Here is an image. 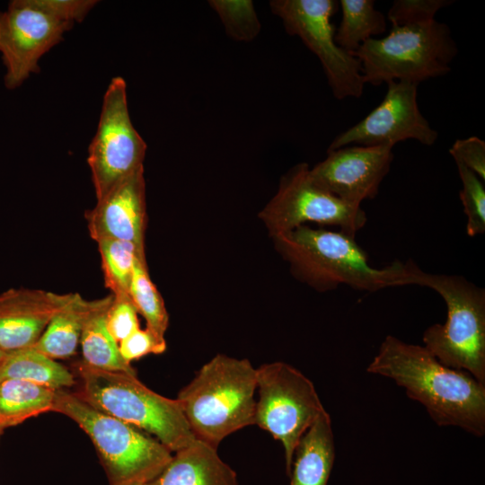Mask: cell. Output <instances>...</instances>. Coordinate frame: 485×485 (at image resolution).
Returning a JSON list of instances; mask_svg holds the SVG:
<instances>
[{
    "mask_svg": "<svg viewBox=\"0 0 485 485\" xmlns=\"http://www.w3.org/2000/svg\"><path fill=\"white\" fill-rule=\"evenodd\" d=\"M366 371L403 387L438 426L484 435L485 385L464 371L442 365L424 346L388 335Z\"/></svg>",
    "mask_w": 485,
    "mask_h": 485,
    "instance_id": "obj_1",
    "label": "cell"
},
{
    "mask_svg": "<svg viewBox=\"0 0 485 485\" xmlns=\"http://www.w3.org/2000/svg\"><path fill=\"white\" fill-rule=\"evenodd\" d=\"M272 238L295 278L319 292L340 285L369 293L418 286L421 269L414 261L395 260L381 269L374 268L355 236L341 231L304 225Z\"/></svg>",
    "mask_w": 485,
    "mask_h": 485,
    "instance_id": "obj_2",
    "label": "cell"
},
{
    "mask_svg": "<svg viewBox=\"0 0 485 485\" xmlns=\"http://www.w3.org/2000/svg\"><path fill=\"white\" fill-rule=\"evenodd\" d=\"M257 368L246 358L218 354L178 393L194 436L216 448L230 434L254 424Z\"/></svg>",
    "mask_w": 485,
    "mask_h": 485,
    "instance_id": "obj_3",
    "label": "cell"
},
{
    "mask_svg": "<svg viewBox=\"0 0 485 485\" xmlns=\"http://www.w3.org/2000/svg\"><path fill=\"white\" fill-rule=\"evenodd\" d=\"M52 411L71 419L87 434L110 485L148 482L172 457V452L155 437L99 410L77 392L56 391Z\"/></svg>",
    "mask_w": 485,
    "mask_h": 485,
    "instance_id": "obj_4",
    "label": "cell"
},
{
    "mask_svg": "<svg viewBox=\"0 0 485 485\" xmlns=\"http://www.w3.org/2000/svg\"><path fill=\"white\" fill-rule=\"evenodd\" d=\"M77 392L89 404L155 437L172 452L193 442L181 407L142 384L135 375L78 366Z\"/></svg>",
    "mask_w": 485,
    "mask_h": 485,
    "instance_id": "obj_5",
    "label": "cell"
},
{
    "mask_svg": "<svg viewBox=\"0 0 485 485\" xmlns=\"http://www.w3.org/2000/svg\"><path fill=\"white\" fill-rule=\"evenodd\" d=\"M418 286L435 290L447 307L445 322L425 330L424 347L442 365L485 385V290L462 276L422 269Z\"/></svg>",
    "mask_w": 485,
    "mask_h": 485,
    "instance_id": "obj_6",
    "label": "cell"
},
{
    "mask_svg": "<svg viewBox=\"0 0 485 485\" xmlns=\"http://www.w3.org/2000/svg\"><path fill=\"white\" fill-rule=\"evenodd\" d=\"M457 52L449 27L435 19L392 26L387 36L366 40L352 55L361 64L366 84L399 81L418 85L449 73Z\"/></svg>",
    "mask_w": 485,
    "mask_h": 485,
    "instance_id": "obj_7",
    "label": "cell"
},
{
    "mask_svg": "<svg viewBox=\"0 0 485 485\" xmlns=\"http://www.w3.org/2000/svg\"><path fill=\"white\" fill-rule=\"evenodd\" d=\"M257 390L254 424L280 441L289 475L297 443L325 409L313 382L284 362L257 368Z\"/></svg>",
    "mask_w": 485,
    "mask_h": 485,
    "instance_id": "obj_8",
    "label": "cell"
},
{
    "mask_svg": "<svg viewBox=\"0 0 485 485\" xmlns=\"http://www.w3.org/2000/svg\"><path fill=\"white\" fill-rule=\"evenodd\" d=\"M271 237L305 223L331 225L355 236L367 222L361 207L352 206L316 185L307 163L290 169L280 180L277 193L260 212Z\"/></svg>",
    "mask_w": 485,
    "mask_h": 485,
    "instance_id": "obj_9",
    "label": "cell"
},
{
    "mask_svg": "<svg viewBox=\"0 0 485 485\" xmlns=\"http://www.w3.org/2000/svg\"><path fill=\"white\" fill-rule=\"evenodd\" d=\"M273 13L288 34L298 36L319 58L333 96L359 98L366 84L359 60L338 46L331 18L339 3L333 0H276Z\"/></svg>",
    "mask_w": 485,
    "mask_h": 485,
    "instance_id": "obj_10",
    "label": "cell"
},
{
    "mask_svg": "<svg viewBox=\"0 0 485 485\" xmlns=\"http://www.w3.org/2000/svg\"><path fill=\"white\" fill-rule=\"evenodd\" d=\"M146 151V145L130 119L126 82L114 77L103 96L97 130L88 148L96 199L142 168Z\"/></svg>",
    "mask_w": 485,
    "mask_h": 485,
    "instance_id": "obj_11",
    "label": "cell"
},
{
    "mask_svg": "<svg viewBox=\"0 0 485 485\" xmlns=\"http://www.w3.org/2000/svg\"><path fill=\"white\" fill-rule=\"evenodd\" d=\"M73 23L62 21L40 6L37 0H13L0 12V54L4 85L13 90L32 73L39 60L63 40Z\"/></svg>",
    "mask_w": 485,
    "mask_h": 485,
    "instance_id": "obj_12",
    "label": "cell"
},
{
    "mask_svg": "<svg viewBox=\"0 0 485 485\" xmlns=\"http://www.w3.org/2000/svg\"><path fill=\"white\" fill-rule=\"evenodd\" d=\"M417 86L407 82L387 83L383 101L363 119L338 135L328 151L347 146H393L414 139L432 146L438 133L421 114L417 101Z\"/></svg>",
    "mask_w": 485,
    "mask_h": 485,
    "instance_id": "obj_13",
    "label": "cell"
},
{
    "mask_svg": "<svg viewBox=\"0 0 485 485\" xmlns=\"http://www.w3.org/2000/svg\"><path fill=\"white\" fill-rule=\"evenodd\" d=\"M392 147L347 146L328 151L326 158L310 169L313 182L352 206L373 199L390 171Z\"/></svg>",
    "mask_w": 485,
    "mask_h": 485,
    "instance_id": "obj_14",
    "label": "cell"
},
{
    "mask_svg": "<svg viewBox=\"0 0 485 485\" xmlns=\"http://www.w3.org/2000/svg\"><path fill=\"white\" fill-rule=\"evenodd\" d=\"M90 236L98 242L115 239L133 243L145 253L146 225L144 167L112 188L86 211Z\"/></svg>",
    "mask_w": 485,
    "mask_h": 485,
    "instance_id": "obj_15",
    "label": "cell"
},
{
    "mask_svg": "<svg viewBox=\"0 0 485 485\" xmlns=\"http://www.w3.org/2000/svg\"><path fill=\"white\" fill-rule=\"evenodd\" d=\"M75 294L27 288L0 293V348L7 354L34 345L51 318Z\"/></svg>",
    "mask_w": 485,
    "mask_h": 485,
    "instance_id": "obj_16",
    "label": "cell"
},
{
    "mask_svg": "<svg viewBox=\"0 0 485 485\" xmlns=\"http://www.w3.org/2000/svg\"><path fill=\"white\" fill-rule=\"evenodd\" d=\"M174 453L155 478L141 485H238L236 472L216 447L196 438Z\"/></svg>",
    "mask_w": 485,
    "mask_h": 485,
    "instance_id": "obj_17",
    "label": "cell"
},
{
    "mask_svg": "<svg viewBox=\"0 0 485 485\" xmlns=\"http://www.w3.org/2000/svg\"><path fill=\"white\" fill-rule=\"evenodd\" d=\"M334 456L331 419L325 410L297 443L289 473L290 485H327Z\"/></svg>",
    "mask_w": 485,
    "mask_h": 485,
    "instance_id": "obj_18",
    "label": "cell"
},
{
    "mask_svg": "<svg viewBox=\"0 0 485 485\" xmlns=\"http://www.w3.org/2000/svg\"><path fill=\"white\" fill-rule=\"evenodd\" d=\"M104 299L89 301L75 293L74 298L51 318L38 341L31 347L55 360L72 357L80 343L86 320Z\"/></svg>",
    "mask_w": 485,
    "mask_h": 485,
    "instance_id": "obj_19",
    "label": "cell"
},
{
    "mask_svg": "<svg viewBox=\"0 0 485 485\" xmlns=\"http://www.w3.org/2000/svg\"><path fill=\"white\" fill-rule=\"evenodd\" d=\"M20 379L55 391L75 384L74 375L62 364L32 347L7 353L0 365V381Z\"/></svg>",
    "mask_w": 485,
    "mask_h": 485,
    "instance_id": "obj_20",
    "label": "cell"
},
{
    "mask_svg": "<svg viewBox=\"0 0 485 485\" xmlns=\"http://www.w3.org/2000/svg\"><path fill=\"white\" fill-rule=\"evenodd\" d=\"M113 295L104 302L86 320L80 338L83 363L88 366L137 375L131 364L126 362L119 348V343L110 335L106 324L107 310Z\"/></svg>",
    "mask_w": 485,
    "mask_h": 485,
    "instance_id": "obj_21",
    "label": "cell"
},
{
    "mask_svg": "<svg viewBox=\"0 0 485 485\" xmlns=\"http://www.w3.org/2000/svg\"><path fill=\"white\" fill-rule=\"evenodd\" d=\"M55 397V390L28 381H0V431L52 410Z\"/></svg>",
    "mask_w": 485,
    "mask_h": 485,
    "instance_id": "obj_22",
    "label": "cell"
},
{
    "mask_svg": "<svg viewBox=\"0 0 485 485\" xmlns=\"http://www.w3.org/2000/svg\"><path fill=\"white\" fill-rule=\"evenodd\" d=\"M341 22L335 31L339 47L354 54L366 40L386 31L384 15L373 0H340Z\"/></svg>",
    "mask_w": 485,
    "mask_h": 485,
    "instance_id": "obj_23",
    "label": "cell"
},
{
    "mask_svg": "<svg viewBox=\"0 0 485 485\" xmlns=\"http://www.w3.org/2000/svg\"><path fill=\"white\" fill-rule=\"evenodd\" d=\"M96 242L106 287L112 295H129L136 262L146 259V254L126 241L101 239Z\"/></svg>",
    "mask_w": 485,
    "mask_h": 485,
    "instance_id": "obj_24",
    "label": "cell"
},
{
    "mask_svg": "<svg viewBox=\"0 0 485 485\" xmlns=\"http://www.w3.org/2000/svg\"><path fill=\"white\" fill-rule=\"evenodd\" d=\"M129 296L138 313L145 318L146 328L164 338L169 315L161 294L151 280L146 259H138L136 262Z\"/></svg>",
    "mask_w": 485,
    "mask_h": 485,
    "instance_id": "obj_25",
    "label": "cell"
},
{
    "mask_svg": "<svg viewBox=\"0 0 485 485\" xmlns=\"http://www.w3.org/2000/svg\"><path fill=\"white\" fill-rule=\"evenodd\" d=\"M456 166L463 183L459 197L467 218L466 233L474 237L485 232L484 181L463 164Z\"/></svg>",
    "mask_w": 485,
    "mask_h": 485,
    "instance_id": "obj_26",
    "label": "cell"
},
{
    "mask_svg": "<svg viewBox=\"0 0 485 485\" xmlns=\"http://www.w3.org/2000/svg\"><path fill=\"white\" fill-rule=\"evenodd\" d=\"M227 32L236 40H249L255 37L260 23L251 1H211Z\"/></svg>",
    "mask_w": 485,
    "mask_h": 485,
    "instance_id": "obj_27",
    "label": "cell"
},
{
    "mask_svg": "<svg viewBox=\"0 0 485 485\" xmlns=\"http://www.w3.org/2000/svg\"><path fill=\"white\" fill-rule=\"evenodd\" d=\"M452 3L447 0H395L387 17L392 26L424 23L435 20L438 10Z\"/></svg>",
    "mask_w": 485,
    "mask_h": 485,
    "instance_id": "obj_28",
    "label": "cell"
},
{
    "mask_svg": "<svg viewBox=\"0 0 485 485\" xmlns=\"http://www.w3.org/2000/svg\"><path fill=\"white\" fill-rule=\"evenodd\" d=\"M137 313L129 295H113L107 310L106 324L118 343L139 329Z\"/></svg>",
    "mask_w": 485,
    "mask_h": 485,
    "instance_id": "obj_29",
    "label": "cell"
},
{
    "mask_svg": "<svg viewBox=\"0 0 485 485\" xmlns=\"http://www.w3.org/2000/svg\"><path fill=\"white\" fill-rule=\"evenodd\" d=\"M123 359L131 364L148 354H162L166 349L164 338L157 336L148 328L137 329L119 343Z\"/></svg>",
    "mask_w": 485,
    "mask_h": 485,
    "instance_id": "obj_30",
    "label": "cell"
},
{
    "mask_svg": "<svg viewBox=\"0 0 485 485\" xmlns=\"http://www.w3.org/2000/svg\"><path fill=\"white\" fill-rule=\"evenodd\" d=\"M449 153L455 163H461L485 181V142L477 137L457 139Z\"/></svg>",
    "mask_w": 485,
    "mask_h": 485,
    "instance_id": "obj_31",
    "label": "cell"
},
{
    "mask_svg": "<svg viewBox=\"0 0 485 485\" xmlns=\"http://www.w3.org/2000/svg\"><path fill=\"white\" fill-rule=\"evenodd\" d=\"M38 4L62 21L81 22L96 4L94 0H37Z\"/></svg>",
    "mask_w": 485,
    "mask_h": 485,
    "instance_id": "obj_32",
    "label": "cell"
},
{
    "mask_svg": "<svg viewBox=\"0 0 485 485\" xmlns=\"http://www.w3.org/2000/svg\"><path fill=\"white\" fill-rule=\"evenodd\" d=\"M5 355H6V353H4V352L0 348V365H1L2 361L4 360Z\"/></svg>",
    "mask_w": 485,
    "mask_h": 485,
    "instance_id": "obj_33",
    "label": "cell"
},
{
    "mask_svg": "<svg viewBox=\"0 0 485 485\" xmlns=\"http://www.w3.org/2000/svg\"><path fill=\"white\" fill-rule=\"evenodd\" d=\"M2 434H3V432L0 431V436H1Z\"/></svg>",
    "mask_w": 485,
    "mask_h": 485,
    "instance_id": "obj_34",
    "label": "cell"
},
{
    "mask_svg": "<svg viewBox=\"0 0 485 485\" xmlns=\"http://www.w3.org/2000/svg\"><path fill=\"white\" fill-rule=\"evenodd\" d=\"M135 485H141V484H135Z\"/></svg>",
    "mask_w": 485,
    "mask_h": 485,
    "instance_id": "obj_35",
    "label": "cell"
}]
</instances>
